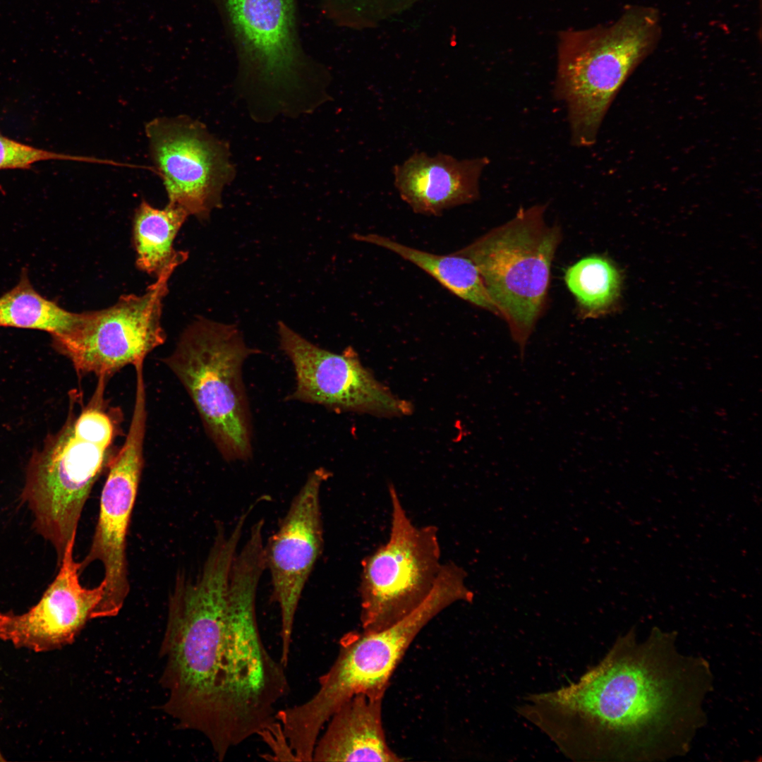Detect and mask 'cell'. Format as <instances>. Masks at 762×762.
I'll return each instance as SVG.
<instances>
[{
    "instance_id": "cell-23",
    "label": "cell",
    "mask_w": 762,
    "mask_h": 762,
    "mask_svg": "<svg viewBox=\"0 0 762 762\" xmlns=\"http://www.w3.org/2000/svg\"><path fill=\"white\" fill-rule=\"evenodd\" d=\"M262 741L268 746L272 754H265V760L274 761H297L282 725L276 720L261 731Z\"/></svg>"
},
{
    "instance_id": "cell-20",
    "label": "cell",
    "mask_w": 762,
    "mask_h": 762,
    "mask_svg": "<svg viewBox=\"0 0 762 762\" xmlns=\"http://www.w3.org/2000/svg\"><path fill=\"white\" fill-rule=\"evenodd\" d=\"M564 282L582 318L606 315L619 305L622 277L614 262L604 256L581 259L566 270Z\"/></svg>"
},
{
    "instance_id": "cell-16",
    "label": "cell",
    "mask_w": 762,
    "mask_h": 762,
    "mask_svg": "<svg viewBox=\"0 0 762 762\" xmlns=\"http://www.w3.org/2000/svg\"><path fill=\"white\" fill-rule=\"evenodd\" d=\"M487 157L457 159L416 152L393 168L395 188L412 210L428 216L469 204L480 197V178Z\"/></svg>"
},
{
    "instance_id": "cell-1",
    "label": "cell",
    "mask_w": 762,
    "mask_h": 762,
    "mask_svg": "<svg viewBox=\"0 0 762 762\" xmlns=\"http://www.w3.org/2000/svg\"><path fill=\"white\" fill-rule=\"evenodd\" d=\"M217 527L202 569L179 575L170 593L161 655L164 710L202 734L219 761L269 727L290 689L286 667L258 627L256 596L266 569L263 525Z\"/></svg>"
},
{
    "instance_id": "cell-8",
    "label": "cell",
    "mask_w": 762,
    "mask_h": 762,
    "mask_svg": "<svg viewBox=\"0 0 762 762\" xmlns=\"http://www.w3.org/2000/svg\"><path fill=\"white\" fill-rule=\"evenodd\" d=\"M545 205L520 208L505 224L455 251L477 267L523 360L544 312L550 268L562 234L545 220Z\"/></svg>"
},
{
    "instance_id": "cell-18",
    "label": "cell",
    "mask_w": 762,
    "mask_h": 762,
    "mask_svg": "<svg viewBox=\"0 0 762 762\" xmlns=\"http://www.w3.org/2000/svg\"><path fill=\"white\" fill-rule=\"evenodd\" d=\"M353 238L389 250L414 264L460 298L500 316L476 265L456 253L437 255L377 234H355Z\"/></svg>"
},
{
    "instance_id": "cell-3",
    "label": "cell",
    "mask_w": 762,
    "mask_h": 762,
    "mask_svg": "<svg viewBox=\"0 0 762 762\" xmlns=\"http://www.w3.org/2000/svg\"><path fill=\"white\" fill-rule=\"evenodd\" d=\"M467 573L456 563H443L424 602L396 624L379 631H351L339 641L337 656L306 701L277 710L278 720L298 761H313L316 742L331 716L358 694L384 696L390 679L421 631L456 603H472Z\"/></svg>"
},
{
    "instance_id": "cell-4",
    "label": "cell",
    "mask_w": 762,
    "mask_h": 762,
    "mask_svg": "<svg viewBox=\"0 0 762 762\" xmlns=\"http://www.w3.org/2000/svg\"><path fill=\"white\" fill-rule=\"evenodd\" d=\"M108 377H98L89 401L32 457L21 498L34 515L35 530L49 541L60 564L92 489L109 469L121 411L104 397Z\"/></svg>"
},
{
    "instance_id": "cell-5",
    "label": "cell",
    "mask_w": 762,
    "mask_h": 762,
    "mask_svg": "<svg viewBox=\"0 0 762 762\" xmlns=\"http://www.w3.org/2000/svg\"><path fill=\"white\" fill-rule=\"evenodd\" d=\"M211 1L235 45L254 117L308 111L327 99L326 79L299 43L296 0Z\"/></svg>"
},
{
    "instance_id": "cell-22",
    "label": "cell",
    "mask_w": 762,
    "mask_h": 762,
    "mask_svg": "<svg viewBox=\"0 0 762 762\" xmlns=\"http://www.w3.org/2000/svg\"><path fill=\"white\" fill-rule=\"evenodd\" d=\"M44 160H70L112 164V160L56 153L38 149L10 139L0 133V170L29 169L34 163Z\"/></svg>"
},
{
    "instance_id": "cell-2",
    "label": "cell",
    "mask_w": 762,
    "mask_h": 762,
    "mask_svg": "<svg viewBox=\"0 0 762 762\" xmlns=\"http://www.w3.org/2000/svg\"><path fill=\"white\" fill-rule=\"evenodd\" d=\"M672 633L619 638L595 667L557 689L526 696L517 713L575 761L655 760L688 751L704 722L711 672Z\"/></svg>"
},
{
    "instance_id": "cell-19",
    "label": "cell",
    "mask_w": 762,
    "mask_h": 762,
    "mask_svg": "<svg viewBox=\"0 0 762 762\" xmlns=\"http://www.w3.org/2000/svg\"><path fill=\"white\" fill-rule=\"evenodd\" d=\"M188 215L167 204L159 209L143 200L135 211L133 241L136 265L143 272L157 275L177 255L174 241Z\"/></svg>"
},
{
    "instance_id": "cell-9",
    "label": "cell",
    "mask_w": 762,
    "mask_h": 762,
    "mask_svg": "<svg viewBox=\"0 0 762 762\" xmlns=\"http://www.w3.org/2000/svg\"><path fill=\"white\" fill-rule=\"evenodd\" d=\"M387 540L361 561L358 587L362 630L379 631L417 609L428 598L443 565L438 529L417 526L395 488L389 489Z\"/></svg>"
},
{
    "instance_id": "cell-11",
    "label": "cell",
    "mask_w": 762,
    "mask_h": 762,
    "mask_svg": "<svg viewBox=\"0 0 762 762\" xmlns=\"http://www.w3.org/2000/svg\"><path fill=\"white\" fill-rule=\"evenodd\" d=\"M145 133L168 204L207 220L221 207L224 188L236 174L227 143L187 116L155 119Z\"/></svg>"
},
{
    "instance_id": "cell-12",
    "label": "cell",
    "mask_w": 762,
    "mask_h": 762,
    "mask_svg": "<svg viewBox=\"0 0 762 762\" xmlns=\"http://www.w3.org/2000/svg\"><path fill=\"white\" fill-rule=\"evenodd\" d=\"M146 421V404L137 400L125 442L107 471L90 547L80 562V572L94 562L103 565L102 618L116 616L130 591L126 538L144 465Z\"/></svg>"
},
{
    "instance_id": "cell-17",
    "label": "cell",
    "mask_w": 762,
    "mask_h": 762,
    "mask_svg": "<svg viewBox=\"0 0 762 762\" xmlns=\"http://www.w3.org/2000/svg\"><path fill=\"white\" fill-rule=\"evenodd\" d=\"M383 698L358 694L343 703L320 734L313 761H402L387 742Z\"/></svg>"
},
{
    "instance_id": "cell-13",
    "label": "cell",
    "mask_w": 762,
    "mask_h": 762,
    "mask_svg": "<svg viewBox=\"0 0 762 762\" xmlns=\"http://www.w3.org/2000/svg\"><path fill=\"white\" fill-rule=\"evenodd\" d=\"M277 332L280 348L292 363L296 375L295 389L286 401L388 415L411 412V405L378 382L351 347L341 353L331 352L282 321L277 324Z\"/></svg>"
},
{
    "instance_id": "cell-21",
    "label": "cell",
    "mask_w": 762,
    "mask_h": 762,
    "mask_svg": "<svg viewBox=\"0 0 762 762\" xmlns=\"http://www.w3.org/2000/svg\"><path fill=\"white\" fill-rule=\"evenodd\" d=\"M78 315L42 296L25 272L18 283L0 297V327L42 330L55 336L69 331Z\"/></svg>"
},
{
    "instance_id": "cell-15",
    "label": "cell",
    "mask_w": 762,
    "mask_h": 762,
    "mask_svg": "<svg viewBox=\"0 0 762 762\" xmlns=\"http://www.w3.org/2000/svg\"><path fill=\"white\" fill-rule=\"evenodd\" d=\"M75 540L66 546L57 575L37 604L22 614L0 612V639L18 648L47 652L72 643L87 622L101 618L105 583L81 585Z\"/></svg>"
},
{
    "instance_id": "cell-6",
    "label": "cell",
    "mask_w": 762,
    "mask_h": 762,
    "mask_svg": "<svg viewBox=\"0 0 762 762\" xmlns=\"http://www.w3.org/2000/svg\"><path fill=\"white\" fill-rule=\"evenodd\" d=\"M660 32L655 8L634 6L610 25L560 35L554 95L566 105L574 146L595 143L618 91L654 49Z\"/></svg>"
},
{
    "instance_id": "cell-7",
    "label": "cell",
    "mask_w": 762,
    "mask_h": 762,
    "mask_svg": "<svg viewBox=\"0 0 762 762\" xmlns=\"http://www.w3.org/2000/svg\"><path fill=\"white\" fill-rule=\"evenodd\" d=\"M258 349L233 324L198 318L164 363L193 402L205 430L228 462L252 457V423L243 365Z\"/></svg>"
},
{
    "instance_id": "cell-14",
    "label": "cell",
    "mask_w": 762,
    "mask_h": 762,
    "mask_svg": "<svg viewBox=\"0 0 762 762\" xmlns=\"http://www.w3.org/2000/svg\"><path fill=\"white\" fill-rule=\"evenodd\" d=\"M325 468L313 470L293 498L278 530L265 544L266 569L281 617L280 662L289 661L295 617L306 582L322 553L323 525L320 490L331 476Z\"/></svg>"
},
{
    "instance_id": "cell-24",
    "label": "cell",
    "mask_w": 762,
    "mask_h": 762,
    "mask_svg": "<svg viewBox=\"0 0 762 762\" xmlns=\"http://www.w3.org/2000/svg\"><path fill=\"white\" fill-rule=\"evenodd\" d=\"M6 761V759H5V758L4 757V755L1 754V752L0 751V762H3V761Z\"/></svg>"
},
{
    "instance_id": "cell-10",
    "label": "cell",
    "mask_w": 762,
    "mask_h": 762,
    "mask_svg": "<svg viewBox=\"0 0 762 762\" xmlns=\"http://www.w3.org/2000/svg\"><path fill=\"white\" fill-rule=\"evenodd\" d=\"M186 258V252L179 251L142 295H123L109 308L78 313L69 331L52 336L56 350L71 361L79 375L109 378L123 367L144 361L165 341L163 301L171 274Z\"/></svg>"
}]
</instances>
